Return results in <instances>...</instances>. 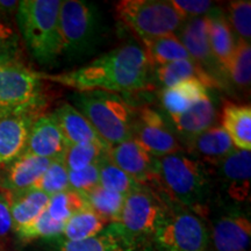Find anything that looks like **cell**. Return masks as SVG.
<instances>
[{
    "label": "cell",
    "mask_w": 251,
    "mask_h": 251,
    "mask_svg": "<svg viewBox=\"0 0 251 251\" xmlns=\"http://www.w3.org/2000/svg\"><path fill=\"white\" fill-rule=\"evenodd\" d=\"M150 242L155 251H208L209 231L199 215L171 207Z\"/></svg>",
    "instance_id": "9c48e42d"
},
{
    "label": "cell",
    "mask_w": 251,
    "mask_h": 251,
    "mask_svg": "<svg viewBox=\"0 0 251 251\" xmlns=\"http://www.w3.org/2000/svg\"><path fill=\"white\" fill-rule=\"evenodd\" d=\"M52 117L57 122L68 146L69 144L96 143L109 147L107 143L100 139L98 133L94 130L89 120L71 103H63L52 113Z\"/></svg>",
    "instance_id": "d6986e66"
},
{
    "label": "cell",
    "mask_w": 251,
    "mask_h": 251,
    "mask_svg": "<svg viewBox=\"0 0 251 251\" xmlns=\"http://www.w3.org/2000/svg\"><path fill=\"white\" fill-rule=\"evenodd\" d=\"M108 158L137 183L150 186L158 184L159 158L146 151L134 140H128L109 148Z\"/></svg>",
    "instance_id": "8fae6325"
},
{
    "label": "cell",
    "mask_w": 251,
    "mask_h": 251,
    "mask_svg": "<svg viewBox=\"0 0 251 251\" xmlns=\"http://www.w3.org/2000/svg\"><path fill=\"white\" fill-rule=\"evenodd\" d=\"M176 35L180 40L181 45L186 49L191 58L221 85L219 75L224 74L225 71L213 56L211 46H209L206 17L188 19L187 23L183 24Z\"/></svg>",
    "instance_id": "4fadbf2b"
},
{
    "label": "cell",
    "mask_w": 251,
    "mask_h": 251,
    "mask_svg": "<svg viewBox=\"0 0 251 251\" xmlns=\"http://www.w3.org/2000/svg\"><path fill=\"white\" fill-rule=\"evenodd\" d=\"M83 194L87 205L93 212L105 219L108 224H114L118 221L125 201V196L106 190L100 185Z\"/></svg>",
    "instance_id": "f1b7e54d"
},
{
    "label": "cell",
    "mask_w": 251,
    "mask_h": 251,
    "mask_svg": "<svg viewBox=\"0 0 251 251\" xmlns=\"http://www.w3.org/2000/svg\"><path fill=\"white\" fill-rule=\"evenodd\" d=\"M19 1L15 0H0V13L11 14L13 12H17Z\"/></svg>",
    "instance_id": "60d3db41"
},
{
    "label": "cell",
    "mask_w": 251,
    "mask_h": 251,
    "mask_svg": "<svg viewBox=\"0 0 251 251\" xmlns=\"http://www.w3.org/2000/svg\"><path fill=\"white\" fill-rule=\"evenodd\" d=\"M158 185L165 196L194 214H202L211 191L205 163L181 151L159 158Z\"/></svg>",
    "instance_id": "7a4b0ae2"
},
{
    "label": "cell",
    "mask_w": 251,
    "mask_h": 251,
    "mask_svg": "<svg viewBox=\"0 0 251 251\" xmlns=\"http://www.w3.org/2000/svg\"><path fill=\"white\" fill-rule=\"evenodd\" d=\"M108 225L105 219L86 207L65 222L61 236L65 241L78 242L100 234Z\"/></svg>",
    "instance_id": "83f0119b"
},
{
    "label": "cell",
    "mask_w": 251,
    "mask_h": 251,
    "mask_svg": "<svg viewBox=\"0 0 251 251\" xmlns=\"http://www.w3.org/2000/svg\"><path fill=\"white\" fill-rule=\"evenodd\" d=\"M226 74L242 89H249L251 83V47L250 43L235 40V47L226 68Z\"/></svg>",
    "instance_id": "d6a6232c"
},
{
    "label": "cell",
    "mask_w": 251,
    "mask_h": 251,
    "mask_svg": "<svg viewBox=\"0 0 251 251\" xmlns=\"http://www.w3.org/2000/svg\"><path fill=\"white\" fill-rule=\"evenodd\" d=\"M187 147L190 151L188 155L213 164L236 149L221 126H213L202 133L190 137Z\"/></svg>",
    "instance_id": "ffe728a7"
},
{
    "label": "cell",
    "mask_w": 251,
    "mask_h": 251,
    "mask_svg": "<svg viewBox=\"0 0 251 251\" xmlns=\"http://www.w3.org/2000/svg\"><path fill=\"white\" fill-rule=\"evenodd\" d=\"M51 162L52 159L24 152L7 165L4 178L5 191L21 192L29 190L45 174Z\"/></svg>",
    "instance_id": "ac0fdd59"
},
{
    "label": "cell",
    "mask_w": 251,
    "mask_h": 251,
    "mask_svg": "<svg viewBox=\"0 0 251 251\" xmlns=\"http://www.w3.org/2000/svg\"><path fill=\"white\" fill-rule=\"evenodd\" d=\"M68 144L52 114L40 115L30 127L25 152L42 158L61 159Z\"/></svg>",
    "instance_id": "2e32d148"
},
{
    "label": "cell",
    "mask_w": 251,
    "mask_h": 251,
    "mask_svg": "<svg viewBox=\"0 0 251 251\" xmlns=\"http://www.w3.org/2000/svg\"><path fill=\"white\" fill-rule=\"evenodd\" d=\"M131 140L156 158L181 151L179 141L159 112L149 107L137 111L131 127Z\"/></svg>",
    "instance_id": "30bf717a"
},
{
    "label": "cell",
    "mask_w": 251,
    "mask_h": 251,
    "mask_svg": "<svg viewBox=\"0 0 251 251\" xmlns=\"http://www.w3.org/2000/svg\"><path fill=\"white\" fill-rule=\"evenodd\" d=\"M61 0H23L15 17L26 46L41 65H51L62 55L59 33Z\"/></svg>",
    "instance_id": "3957f363"
},
{
    "label": "cell",
    "mask_w": 251,
    "mask_h": 251,
    "mask_svg": "<svg viewBox=\"0 0 251 251\" xmlns=\"http://www.w3.org/2000/svg\"><path fill=\"white\" fill-rule=\"evenodd\" d=\"M40 74L20 63L0 64V117L36 114L43 105Z\"/></svg>",
    "instance_id": "52a82bcc"
},
{
    "label": "cell",
    "mask_w": 251,
    "mask_h": 251,
    "mask_svg": "<svg viewBox=\"0 0 251 251\" xmlns=\"http://www.w3.org/2000/svg\"><path fill=\"white\" fill-rule=\"evenodd\" d=\"M14 230L13 219L11 213V202L6 191L0 192V238L8 236V234Z\"/></svg>",
    "instance_id": "ab89813d"
},
{
    "label": "cell",
    "mask_w": 251,
    "mask_h": 251,
    "mask_svg": "<svg viewBox=\"0 0 251 251\" xmlns=\"http://www.w3.org/2000/svg\"><path fill=\"white\" fill-rule=\"evenodd\" d=\"M142 42L144 52L151 65L159 67L183 59H192L176 34L146 39Z\"/></svg>",
    "instance_id": "4316f807"
},
{
    "label": "cell",
    "mask_w": 251,
    "mask_h": 251,
    "mask_svg": "<svg viewBox=\"0 0 251 251\" xmlns=\"http://www.w3.org/2000/svg\"><path fill=\"white\" fill-rule=\"evenodd\" d=\"M151 68L142 47L129 43L77 70L59 75L40 74V77L76 89L78 92H136L148 87Z\"/></svg>",
    "instance_id": "6da1fadb"
},
{
    "label": "cell",
    "mask_w": 251,
    "mask_h": 251,
    "mask_svg": "<svg viewBox=\"0 0 251 251\" xmlns=\"http://www.w3.org/2000/svg\"><path fill=\"white\" fill-rule=\"evenodd\" d=\"M156 77L164 89L192 79L199 80L207 89L220 86L218 81L213 79L193 59H183L156 67Z\"/></svg>",
    "instance_id": "d4e9b609"
},
{
    "label": "cell",
    "mask_w": 251,
    "mask_h": 251,
    "mask_svg": "<svg viewBox=\"0 0 251 251\" xmlns=\"http://www.w3.org/2000/svg\"><path fill=\"white\" fill-rule=\"evenodd\" d=\"M115 9L141 41L177 34L185 23L170 0H122Z\"/></svg>",
    "instance_id": "8992f818"
},
{
    "label": "cell",
    "mask_w": 251,
    "mask_h": 251,
    "mask_svg": "<svg viewBox=\"0 0 251 251\" xmlns=\"http://www.w3.org/2000/svg\"><path fill=\"white\" fill-rule=\"evenodd\" d=\"M221 127L234 147L240 150H251V108L249 105H237L225 101L221 114Z\"/></svg>",
    "instance_id": "44dd1931"
},
{
    "label": "cell",
    "mask_w": 251,
    "mask_h": 251,
    "mask_svg": "<svg viewBox=\"0 0 251 251\" xmlns=\"http://www.w3.org/2000/svg\"><path fill=\"white\" fill-rule=\"evenodd\" d=\"M99 163V162H98ZM98 163L78 171H68L69 186L77 192L85 193L99 185Z\"/></svg>",
    "instance_id": "74e56055"
},
{
    "label": "cell",
    "mask_w": 251,
    "mask_h": 251,
    "mask_svg": "<svg viewBox=\"0 0 251 251\" xmlns=\"http://www.w3.org/2000/svg\"><path fill=\"white\" fill-rule=\"evenodd\" d=\"M169 118L176 129L190 139L214 126L216 108L209 93H207L186 112Z\"/></svg>",
    "instance_id": "603a6c76"
},
{
    "label": "cell",
    "mask_w": 251,
    "mask_h": 251,
    "mask_svg": "<svg viewBox=\"0 0 251 251\" xmlns=\"http://www.w3.org/2000/svg\"><path fill=\"white\" fill-rule=\"evenodd\" d=\"M205 17L213 56L222 70L226 72V68L235 47L234 34L229 26L227 18L221 9L213 7Z\"/></svg>",
    "instance_id": "7402d4cb"
},
{
    "label": "cell",
    "mask_w": 251,
    "mask_h": 251,
    "mask_svg": "<svg viewBox=\"0 0 251 251\" xmlns=\"http://www.w3.org/2000/svg\"><path fill=\"white\" fill-rule=\"evenodd\" d=\"M36 114L0 117V168L11 164L26 150L30 127Z\"/></svg>",
    "instance_id": "e0dca14e"
},
{
    "label": "cell",
    "mask_w": 251,
    "mask_h": 251,
    "mask_svg": "<svg viewBox=\"0 0 251 251\" xmlns=\"http://www.w3.org/2000/svg\"><path fill=\"white\" fill-rule=\"evenodd\" d=\"M171 207L153 187L141 185L125 197L121 213L114 224L130 236L150 241Z\"/></svg>",
    "instance_id": "ba28073f"
},
{
    "label": "cell",
    "mask_w": 251,
    "mask_h": 251,
    "mask_svg": "<svg viewBox=\"0 0 251 251\" xmlns=\"http://www.w3.org/2000/svg\"><path fill=\"white\" fill-rule=\"evenodd\" d=\"M56 251H155L149 240L126 234L115 224H109L101 233L78 242L59 238Z\"/></svg>",
    "instance_id": "7c38bea8"
},
{
    "label": "cell",
    "mask_w": 251,
    "mask_h": 251,
    "mask_svg": "<svg viewBox=\"0 0 251 251\" xmlns=\"http://www.w3.org/2000/svg\"><path fill=\"white\" fill-rule=\"evenodd\" d=\"M101 21L98 9L83 0H64L59 9L62 55L68 59L89 56L98 43Z\"/></svg>",
    "instance_id": "5b68a950"
},
{
    "label": "cell",
    "mask_w": 251,
    "mask_h": 251,
    "mask_svg": "<svg viewBox=\"0 0 251 251\" xmlns=\"http://www.w3.org/2000/svg\"><path fill=\"white\" fill-rule=\"evenodd\" d=\"M89 207L83 193L69 188L49 198L47 213L55 221L65 224L72 215Z\"/></svg>",
    "instance_id": "1f68e13d"
},
{
    "label": "cell",
    "mask_w": 251,
    "mask_h": 251,
    "mask_svg": "<svg viewBox=\"0 0 251 251\" xmlns=\"http://www.w3.org/2000/svg\"><path fill=\"white\" fill-rule=\"evenodd\" d=\"M71 98L75 107L109 147L131 140L135 113L117 93L85 91L75 93Z\"/></svg>",
    "instance_id": "277c9868"
},
{
    "label": "cell",
    "mask_w": 251,
    "mask_h": 251,
    "mask_svg": "<svg viewBox=\"0 0 251 251\" xmlns=\"http://www.w3.org/2000/svg\"><path fill=\"white\" fill-rule=\"evenodd\" d=\"M214 164L218 166L220 181L228 197L236 202L246 201L250 194V151L235 149Z\"/></svg>",
    "instance_id": "5bb4252c"
},
{
    "label": "cell",
    "mask_w": 251,
    "mask_h": 251,
    "mask_svg": "<svg viewBox=\"0 0 251 251\" xmlns=\"http://www.w3.org/2000/svg\"><path fill=\"white\" fill-rule=\"evenodd\" d=\"M99 185L106 190L112 191V192L120 193L122 196H127L134 190L139 188L141 185L137 183L134 178L129 175L118 168L113 163L108 156L106 155L100 159L99 163Z\"/></svg>",
    "instance_id": "4dcf8cb0"
},
{
    "label": "cell",
    "mask_w": 251,
    "mask_h": 251,
    "mask_svg": "<svg viewBox=\"0 0 251 251\" xmlns=\"http://www.w3.org/2000/svg\"><path fill=\"white\" fill-rule=\"evenodd\" d=\"M20 54L19 36L11 27L0 21V64L18 63Z\"/></svg>",
    "instance_id": "8d00e7d4"
},
{
    "label": "cell",
    "mask_w": 251,
    "mask_h": 251,
    "mask_svg": "<svg viewBox=\"0 0 251 251\" xmlns=\"http://www.w3.org/2000/svg\"><path fill=\"white\" fill-rule=\"evenodd\" d=\"M31 188L41 191L49 197L69 190L70 186H69L68 170L63 164L62 159L52 161L45 174L41 176L40 179Z\"/></svg>",
    "instance_id": "e575fe53"
},
{
    "label": "cell",
    "mask_w": 251,
    "mask_h": 251,
    "mask_svg": "<svg viewBox=\"0 0 251 251\" xmlns=\"http://www.w3.org/2000/svg\"><path fill=\"white\" fill-rule=\"evenodd\" d=\"M63 229H64V224L55 221L54 219L50 218L47 211H45L29 225L17 229L15 233L21 240L30 241L35 238L59 237L63 233Z\"/></svg>",
    "instance_id": "d590c367"
},
{
    "label": "cell",
    "mask_w": 251,
    "mask_h": 251,
    "mask_svg": "<svg viewBox=\"0 0 251 251\" xmlns=\"http://www.w3.org/2000/svg\"><path fill=\"white\" fill-rule=\"evenodd\" d=\"M235 39L250 43L251 39V2L249 0H236L228 4L226 15Z\"/></svg>",
    "instance_id": "836d02e7"
},
{
    "label": "cell",
    "mask_w": 251,
    "mask_h": 251,
    "mask_svg": "<svg viewBox=\"0 0 251 251\" xmlns=\"http://www.w3.org/2000/svg\"><path fill=\"white\" fill-rule=\"evenodd\" d=\"M109 148L96 143L69 144L61 159L68 171H78L98 163L107 155Z\"/></svg>",
    "instance_id": "f546056e"
},
{
    "label": "cell",
    "mask_w": 251,
    "mask_h": 251,
    "mask_svg": "<svg viewBox=\"0 0 251 251\" xmlns=\"http://www.w3.org/2000/svg\"><path fill=\"white\" fill-rule=\"evenodd\" d=\"M207 93L208 89L199 80H186L163 89L161 101L169 117H174L186 112Z\"/></svg>",
    "instance_id": "484cf974"
},
{
    "label": "cell",
    "mask_w": 251,
    "mask_h": 251,
    "mask_svg": "<svg viewBox=\"0 0 251 251\" xmlns=\"http://www.w3.org/2000/svg\"><path fill=\"white\" fill-rule=\"evenodd\" d=\"M170 1L184 20L205 17L214 7L213 2L208 0H170Z\"/></svg>",
    "instance_id": "f35d334b"
},
{
    "label": "cell",
    "mask_w": 251,
    "mask_h": 251,
    "mask_svg": "<svg viewBox=\"0 0 251 251\" xmlns=\"http://www.w3.org/2000/svg\"><path fill=\"white\" fill-rule=\"evenodd\" d=\"M250 240V219L238 212L215 220L209 231V247L213 251H249Z\"/></svg>",
    "instance_id": "9a60e30c"
},
{
    "label": "cell",
    "mask_w": 251,
    "mask_h": 251,
    "mask_svg": "<svg viewBox=\"0 0 251 251\" xmlns=\"http://www.w3.org/2000/svg\"><path fill=\"white\" fill-rule=\"evenodd\" d=\"M11 202V213L13 219L14 231L19 228L29 225L39 218L47 209L49 202V196L41 191L29 188L21 192H8Z\"/></svg>",
    "instance_id": "cb8c5ba5"
}]
</instances>
